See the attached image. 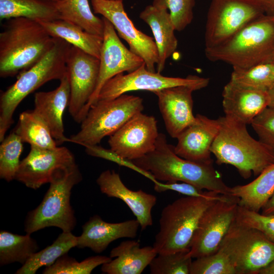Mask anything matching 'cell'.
I'll use <instances>...</instances> for the list:
<instances>
[{
  "label": "cell",
  "mask_w": 274,
  "mask_h": 274,
  "mask_svg": "<svg viewBox=\"0 0 274 274\" xmlns=\"http://www.w3.org/2000/svg\"><path fill=\"white\" fill-rule=\"evenodd\" d=\"M144 110L143 99L123 94L110 100H97L82 121L80 130L67 142L84 147L96 145Z\"/></svg>",
  "instance_id": "ba28073f"
},
{
  "label": "cell",
  "mask_w": 274,
  "mask_h": 274,
  "mask_svg": "<svg viewBox=\"0 0 274 274\" xmlns=\"http://www.w3.org/2000/svg\"><path fill=\"white\" fill-rule=\"evenodd\" d=\"M220 126L211 147L217 163L233 165L244 179L258 176L274 163V154L249 133L246 124L227 116L219 118Z\"/></svg>",
  "instance_id": "277c9868"
},
{
  "label": "cell",
  "mask_w": 274,
  "mask_h": 274,
  "mask_svg": "<svg viewBox=\"0 0 274 274\" xmlns=\"http://www.w3.org/2000/svg\"><path fill=\"white\" fill-rule=\"evenodd\" d=\"M220 126L219 119L214 120L197 114L193 123L177 137L174 150L179 156L191 161L213 163L211 147Z\"/></svg>",
  "instance_id": "ac0fdd59"
},
{
  "label": "cell",
  "mask_w": 274,
  "mask_h": 274,
  "mask_svg": "<svg viewBox=\"0 0 274 274\" xmlns=\"http://www.w3.org/2000/svg\"><path fill=\"white\" fill-rule=\"evenodd\" d=\"M259 141L274 154V108L267 107L251 123Z\"/></svg>",
  "instance_id": "f35d334b"
},
{
  "label": "cell",
  "mask_w": 274,
  "mask_h": 274,
  "mask_svg": "<svg viewBox=\"0 0 274 274\" xmlns=\"http://www.w3.org/2000/svg\"><path fill=\"white\" fill-rule=\"evenodd\" d=\"M91 2L93 13L108 20L119 37L127 43L130 50L143 59L149 71L155 72L158 54L154 39L135 27L125 11L123 0Z\"/></svg>",
  "instance_id": "5bb4252c"
},
{
  "label": "cell",
  "mask_w": 274,
  "mask_h": 274,
  "mask_svg": "<svg viewBox=\"0 0 274 274\" xmlns=\"http://www.w3.org/2000/svg\"><path fill=\"white\" fill-rule=\"evenodd\" d=\"M157 255L153 246L141 247L137 241H123L110 252V257L116 258L102 264L101 270L108 274H141Z\"/></svg>",
  "instance_id": "d4e9b609"
},
{
  "label": "cell",
  "mask_w": 274,
  "mask_h": 274,
  "mask_svg": "<svg viewBox=\"0 0 274 274\" xmlns=\"http://www.w3.org/2000/svg\"><path fill=\"white\" fill-rule=\"evenodd\" d=\"M190 274H237L228 255L218 249L216 252L192 261Z\"/></svg>",
  "instance_id": "8d00e7d4"
},
{
  "label": "cell",
  "mask_w": 274,
  "mask_h": 274,
  "mask_svg": "<svg viewBox=\"0 0 274 274\" xmlns=\"http://www.w3.org/2000/svg\"><path fill=\"white\" fill-rule=\"evenodd\" d=\"M274 193V163L264 169L254 180L230 187V196L238 199V205L259 212Z\"/></svg>",
  "instance_id": "484cf974"
},
{
  "label": "cell",
  "mask_w": 274,
  "mask_h": 274,
  "mask_svg": "<svg viewBox=\"0 0 274 274\" xmlns=\"http://www.w3.org/2000/svg\"><path fill=\"white\" fill-rule=\"evenodd\" d=\"M96 183L101 193L109 197L119 198L127 204L139 221L142 230L152 225L151 211L156 203L155 196L141 189H129L114 170L102 172L96 179Z\"/></svg>",
  "instance_id": "ffe728a7"
},
{
  "label": "cell",
  "mask_w": 274,
  "mask_h": 274,
  "mask_svg": "<svg viewBox=\"0 0 274 274\" xmlns=\"http://www.w3.org/2000/svg\"><path fill=\"white\" fill-rule=\"evenodd\" d=\"M209 81V78L195 75L186 78L164 76L157 72L149 71L144 63L132 72L125 75L120 73L108 80L102 87L97 101L113 99L131 91L146 90L154 93L178 86H190L197 90L207 87Z\"/></svg>",
  "instance_id": "8fae6325"
},
{
  "label": "cell",
  "mask_w": 274,
  "mask_h": 274,
  "mask_svg": "<svg viewBox=\"0 0 274 274\" xmlns=\"http://www.w3.org/2000/svg\"><path fill=\"white\" fill-rule=\"evenodd\" d=\"M222 97L225 115L246 124H251L269 103L267 91L241 87L230 81L224 87Z\"/></svg>",
  "instance_id": "cb8c5ba5"
},
{
  "label": "cell",
  "mask_w": 274,
  "mask_h": 274,
  "mask_svg": "<svg viewBox=\"0 0 274 274\" xmlns=\"http://www.w3.org/2000/svg\"><path fill=\"white\" fill-rule=\"evenodd\" d=\"M131 161L141 169L151 173L157 181H181L201 189L230 196V187L224 182L213 163L193 161L179 156L163 133H159L154 150Z\"/></svg>",
  "instance_id": "6da1fadb"
},
{
  "label": "cell",
  "mask_w": 274,
  "mask_h": 274,
  "mask_svg": "<svg viewBox=\"0 0 274 274\" xmlns=\"http://www.w3.org/2000/svg\"><path fill=\"white\" fill-rule=\"evenodd\" d=\"M76 163L73 154L66 147L50 149L30 147L28 155L20 161L15 179L36 190L49 183L57 169Z\"/></svg>",
  "instance_id": "e0dca14e"
},
{
  "label": "cell",
  "mask_w": 274,
  "mask_h": 274,
  "mask_svg": "<svg viewBox=\"0 0 274 274\" xmlns=\"http://www.w3.org/2000/svg\"><path fill=\"white\" fill-rule=\"evenodd\" d=\"M14 131L30 147L52 149L58 146L46 124L33 110L20 114Z\"/></svg>",
  "instance_id": "4dcf8cb0"
},
{
  "label": "cell",
  "mask_w": 274,
  "mask_h": 274,
  "mask_svg": "<svg viewBox=\"0 0 274 274\" xmlns=\"http://www.w3.org/2000/svg\"><path fill=\"white\" fill-rule=\"evenodd\" d=\"M176 30H183L193 18L195 0H166Z\"/></svg>",
  "instance_id": "ab89813d"
},
{
  "label": "cell",
  "mask_w": 274,
  "mask_h": 274,
  "mask_svg": "<svg viewBox=\"0 0 274 274\" xmlns=\"http://www.w3.org/2000/svg\"><path fill=\"white\" fill-rule=\"evenodd\" d=\"M0 146V178L7 182L15 179L23 151V142L14 132L5 136Z\"/></svg>",
  "instance_id": "e575fe53"
},
{
  "label": "cell",
  "mask_w": 274,
  "mask_h": 274,
  "mask_svg": "<svg viewBox=\"0 0 274 274\" xmlns=\"http://www.w3.org/2000/svg\"><path fill=\"white\" fill-rule=\"evenodd\" d=\"M17 17L37 21L60 19L54 2L45 0H0L1 19Z\"/></svg>",
  "instance_id": "83f0119b"
},
{
  "label": "cell",
  "mask_w": 274,
  "mask_h": 274,
  "mask_svg": "<svg viewBox=\"0 0 274 274\" xmlns=\"http://www.w3.org/2000/svg\"><path fill=\"white\" fill-rule=\"evenodd\" d=\"M238 199L228 195L217 200L204 212L190 245L192 258L216 252L235 218Z\"/></svg>",
  "instance_id": "7c38bea8"
},
{
  "label": "cell",
  "mask_w": 274,
  "mask_h": 274,
  "mask_svg": "<svg viewBox=\"0 0 274 274\" xmlns=\"http://www.w3.org/2000/svg\"><path fill=\"white\" fill-rule=\"evenodd\" d=\"M86 153L91 156L102 158L117 163V164L127 166L149 178L150 174L144 171L136 166L131 161L123 159L114 153L110 149H106L100 146L96 145L87 146L85 147Z\"/></svg>",
  "instance_id": "b9f144b4"
},
{
  "label": "cell",
  "mask_w": 274,
  "mask_h": 274,
  "mask_svg": "<svg viewBox=\"0 0 274 274\" xmlns=\"http://www.w3.org/2000/svg\"><path fill=\"white\" fill-rule=\"evenodd\" d=\"M227 196L222 199L187 196L165 206L161 213L159 230L153 245L157 254L190 248L206 210L215 201Z\"/></svg>",
  "instance_id": "52a82bcc"
},
{
  "label": "cell",
  "mask_w": 274,
  "mask_h": 274,
  "mask_svg": "<svg viewBox=\"0 0 274 274\" xmlns=\"http://www.w3.org/2000/svg\"><path fill=\"white\" fill-rule=\"evenodd\" d=\"M230 82L241 87L267 91L274 83V63L260 64L247 69H233Z\"/></svg>",
  "instance_id": "d6a6232c"
},
{
  "label": "cell",
  "mask_w": 274,
  "mask_h": 274,
  "mask_svg": "<svg viewBox=\"0 0 274 274\" xmlns=\"http://www.w3.org/2000/svg\"><path fill=\"white\" fill-rule=\"evenodd\" d=\"M77 242L78 236L71 231H62L51 245L35 253L15 273L35 274L41 267L51 265L71 249L77 247Z\"/></svg>",
  "instance_id": "f546056e"
},
{
  "label": "cell",
  "mask_w": 274,
  "mask_h": 274,
  "mask_svg": "<svg viewBox=\"0 0 274 274\" xmlns=\"http://www.w3.org/2000/svg\"><path fill=\"white\" fill-rule=\"evenodd\" d=\"M39 249L30 234L19 235L8 231L0 232V265L14 262L24 264Z\"/></svg>",
  "instance_id": "1f68e13d"
},
{
  "label": "cell",
  "mask_w": 274,
  "mask_h": 274,
  "mask_svg": "<svg viewBox=\"0 0 274 274\" xmlns=\"http://www.w3.org/2000/svg\"><path fill=\"white\" fill-rule=\"evenodd\" d=\"M168 10L166 0H153L152 4L140 14V19L149 25L153 33L158 54L157 72L160 73L178 47L176 30Z\"/></svg>",
  "instance_id": "603a6c76"
},
{
  "label": "cell",
  "mask_w": 274,
  "mask_h": 274,
  "mask_svg": "<svg viewBox=\"0 0 274 274\" xmlns=\"http://www.w3.org/2000/svg\"><path fill=\"white\" fill-rule=\"evenodd\" d=\"M52 37L38 21L8 19L0 33V76L13 77L32 66L52 48Z\"/></svg>",
  "instance_id": "7a4b0ae2"
},
{
  "label": "cell",
  "mask_w": 274,
  "mask_h": 274,
  "mask_svg": "<svg viewBox=\"0 0 274 274\" xmlns=\"http://www.w3.org/2000/svg\"><path fill=\"white\" fill-rule=\"evenodd\" d=\"M259 274H274V261L262 269Z\"/></svg>",
  "instance_id": "bcb514c9"
},
{
  "label": "cell",
  "mask_w": 274,
  "mask_h": 274,
  "mask_svg": "<svg viewBox=\"0 0 274 274\" xmlns=\"http://www.w3.org/2000/svg\"><path fill=\"white\" fill-rule=\"evenodd\" d=\"M102 18L104 29L98 77L95 90L86 107V115L90 107L97 101L102 87L108 80L124 72H132L145 63L141 57L124 45L112 24Z\"/></svg>",
  "instance_id": "2e32d148"
},
{
  "label": "cell",
  "mask_w": 274,
  "mask_h": 274,
  "mask_svg": "<svg viewBox=\"0 0 274 274\" xmlns=\"http://www.w3.org/2000/svg\"><path fill=\"white\" fill-rule=\"evenodd\" d=\"M190 86H178L154 92L157 96L159 110L168 133L173 138L178 135L195 121L193 114L192 92Z\"/></svg>",
  "instance_id": "d6986e66"
},
{
  "label": "cell",
  "mask_w": 274,
  "mask_h": 274,
  "mask_svg": "<svg viewBox=\"0 0 274 274\" xmlns=\"http://www.w3.org/2000/svg\"><path fill=\"white\" fill-rule=\"evenodd\" d=\"M66 68L70 86L68 111L74 120L81 123L96 87L99 59L72 45L67 56Z\"/></svg>",
  "instance_id": "4fadbf2b"
},
{
  "label": "cell",
  "mask_w": 274,
  "mask_h": 274,
  "mask_svg": "<svg viewBox=\"0 0 274 274\" xmlns=\"http://www.w3.org/2000/svg\"><path fill=\"white\" fill-rule=\"evenodd\" d=\"M218 249L228 255L237 274H259L274 261V243L260 231L235 220Z\"/></svg>",
  "instance_id": "9c48e42d"
},
{
  "label": "cell",
  "mask_w": 274,
  "mask_h": 274,
  "mask_svg": "<svg viewBox=\"0 0 274 274\" xmlns=\"http://www.w3.org/2000/svg\"><path fill=\"white\" fill-rule=\"evenodd\" d=\"M72 45L55 38L53 46L38 62L20 73L17 80L3 92L0 98V141L13 123V114L20 103L46 83L60 81L67 74L66 58Z\"/></svg>",
  "instance_id": "5b68a950"
},
{
  "label": "cell",
  "mask_w": 274,
  "mask_h": 274,
  "mask_svg": "<svg viewBox=\"0 0 274 274\" xmlns=\"http://www.w3.org/2000/svg\"><path fill=\"white\" fill-rule=\"evenodd\" d=\"M110 257L97 255L89 257L81 262L67 254L59 258L53 264L45 267L44 274H90L100 265L110 262Z\"/></svg>",
  "instance_id": "d590c367"
},
{
  "label": "cell",
  "mask_w": 274,
  "mask_h": 274,
  "mask_svg": "<svg viewBox=\"0 0 274 274\" xmlns=\"http://www.w3.org/2000/svg\"><path fill=\"white\" fill-rule=\"evenodd\" d=\"M45 1H50V2L56 3V2H58V1H59L60 0H45Z\"/></svg>",
  "instance_id": "7dc6e473"
},
{
  "label": "cell",
  "mask_w": 274,
  "mask_h": 274,
  "mask_svg": "<svg viewBox=\"0 0 274 274\" xmlns=\"http://www.w3.org/2000/svg\"><path fill=\"white\" fill-rule=\"evenodd\" d=\"M259 5L267 15H274V0H251Z\"/></svg>",
  "instance_id": "7bdbcfd3"
},
{
  "label": "cell",
  "mask_w": 274,
  "mask_h": 274,
  "mask_svg": "<svg viewBox=\"0 0 274 274\" xmlns=\"http://www.w3.org/2000/svg\"><path fill=\"white\" fill-rule=\"evenodd\" d=\"M264 215L274 214V193L262 209Z\"/></svg>",
  "instance_id": "ee69618b"
},
{
  "label": "cell",
  "mask_w": 274,
  "mask_h": 274,
  "mask_svg": "<svg viewBox=\"0 0 274 274\" xmlns=\"http://www.w3.org/2000/svg\"><path fill=\"white\" fill-rule=\"evenodd\" d=\"M60 19L72 22L92 34L102 37L104 23L92 12L88 0H60L55 3Z\"/></svg>",
  "instance_id": "f1b7e54d"
},
{
  "label": "cell",
  "mask_w": 274,
  "mask_h": 274,
  "mask_svg": "<svg viewBox=\"0 0 274 274\" xmlns=\"http://www.w3.org/2000/svg\"><path fill=\"white\" fill-rule=\"evenodd\" d=\"M82 180L76 163L57 169L41 203L26 216L24 230L27 234L49 227H56L62 231H72L76 219L70 202L73 187Z\"/></svg>",
  "instance_id": "8992f818"
},
{
  "label": "cell",
  "mask_w": 274,
  "mask_h": 274,
  "mask_svg": "<svg viewBox=\"0 0 274 274\" xmlns=\"http://www.w3.org/2000/svg\"><path fill=\"white\" fill-rule=\"evenodd\" d=\"M110 1H121V0H110Z\"/></svg>",
  "instance_id": "c3c4849f"
},
{
  "label": "cell",
  "mask_w": 274,
  "mask_h": 274,
  "mask_svg": "<svg viewBox=\"0 0 274 274\" xmlns=\"http://www.w3.org/2000/svg\"><path fill=\"white\" fill-rule=\"evenodd\" d=\"M235 221L260 231L274 243V214H260L238 205Z\"/></svg>",
  "instance_id": "74e56055"
},
{
  "label": "cell",
  "mask_w": 274,
  "mask_h": 274,
  "mask_svg": "<svg viewBox=\"0 0 274 274\" xmlns=\"http://www.w3.org/2000/svg\"><path fill=\"white\" fill-rule=\"evenodd\" d=\"M154 183V189L157 192H165L171 190L177 192L180 194L187 196L202 197L206 198H213L222 199L226 195L218 194L217 192L211 191H203L192 184L178 182H166L165 183H160L157 181Z\"/></svg>",
  "instance_id": "60d3db41"
},
{
  "label": "cell",
  "mask_w": 274,
  "mask_h": 274,
  "mask_svg": "<svg viewBox=\"0 0 274 274\" xmlns=\"http://www.w3.org/2000/svg\"><path fill=\"white\" fill-rule=\"evenodd\" d=\"M70 99V86L67 73L55 89L35 94L33 110L46 124L58 146L67 141L64 134L63 115L65 109L68 107Z\"/></svg>",
  "instance_id": "7402d4cb"
},
{
  "label": "cell",
  "mask_w": 274,
  "mask_h": 274,
  "mask_svg": "<svg viewBox=\"0 0 274 274\" xmlns=\"http://www.w3.org/2000/svg\"><path fill=\"white\" fill-rule=\"evenodd\" d=\"M157 121L153 116L139 113L111 135L110 150L120 157L132 161L151 152L155 147Z\"/></svg>",
  "instance_id": "9a60e30c"
},
{
  "label": "cell",
  "mask_w": 274,
  "mask_h": 274,
  "mask_svg": "<svg viewBox=\"0 0 274 274\" xmlns=\"http://www.w3.org/2000/svg\"><path fill=\"white\" fill-rule=\"evenodd\" d=\"M264 14L261 7L251 0H212L206 25L205 48L221 44Z\"/></svg>",
  "instance_id": "30bf717a"
},
{
  "label": "cell",
  "mask_w": 274,
  "mask_h": 274,
  "mask_svg": "<svg viewBox=\"0 0 274 274\" xmlns=\"http://www.w3.org/2000/svg\"><path fill=\"white\" fill-rule=\"evenodd\" d=\"M269 99L268 107L274 108V83L267 91Z\"/></svg>",
  "instance_id": "f6af8a7d"
},
{
  "label": "cell",
  "mask_w": 274,
  "mask_h": 274,
  "mask_svg": "<svg viewBox=\"0 0 274 274\" xmlns=\"http://www.w3.org/2000/svg\"><path fill=\"white\" fill-rule=\"evenodd\" d=\"M207 58L223 61L233 69L274 63V15L264 14L221 44L205 48Z\"/></svg>",
  "instance_id": "3957f363"
},
{
  "label": "cell",
  "mask_w": 274,
  "mask_h": 274,
  "mask_svg": "<svg viewBox=\"0 0 274 274\" xmlns=\"http://www.w3.org/2000/svg\"><path fill=\"white\" fill-rule=\"evenodd\" d=\"M139 226L136 219L109 223L95 215L82 226V233L78 236L76 247L88 248L96 253H100L115 240L124 237L135 238Z\"/></svg>",
  "instance_id": "44dd1931"
},
{
  "label": "cell",
  "mask_w": 274,
  "mask_h": 274,
  "mask_svg": "<svg viewBox=\"0 0 274 274\" xmlns=\"http://www.w3.org/2000/svg\"><path fill=\"white\" fill-rule=\"evenodd\" d=\"M38 22L52 37L62 39L72 46L99 58L102 37L89 33L80 26L63 19Z\"/></svg>",
  "instance_id": "4316f807"
},
{
  "label": "cell",
  "mask_w": 274,
  "mask_h": 274,
  "mask_svg": "<svg viewBox=\"0 0 274 274\" xmlns=\"http://www.w3.org/2000/svg\"><path fill=\"white\" fill-rule=\"evenodd\" d=\"M190 248L158 254L149 265L151 274H190L192 262Z\"/></svg>",
  "instance_id": "836d02e7"
}]
</instances>
